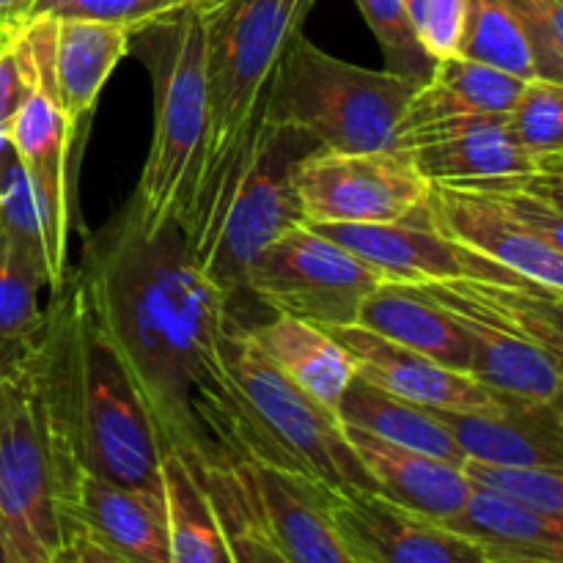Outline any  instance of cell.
<instances>
[{
  "label": "cell",
  "mask_w": 563,
  "mask_h": 563,
  "mask_svg": "<svg viewBox=\"0 0 563 563\" xmlns=\"http://www.w3.org/2000/svg\"><path fill=\"white\" fill-rule=\"evenodd\" d=\"M537 53L539 77L563 82V0H506Z\"/></svg>",
  "instance_id": "cell-37"
},
{
  "label": "cell",
  "mask_w": 563,
  "mask_h": 563,
  "mask_svg": "<svg viewBox=\"0 0 563 563\" xmlns=\"http://www.w3.org/2000/svg\"><path fill=\"white\" fill-rule=\"evenodd\" d=\"M522 77L473 60L467 55L434 60L427 82L418 86L407 102L399 132L434 121L467 119V115H506L522 88Z\"/></svg>",
  "instance_id": "cell-25"
},
{
  "label": "cell",
  "mask_w": 563,
  "mask_h": 563,
  "mask_svg": "<svg viewBox=\"0 0 563 563\" xmlns=\"http://www.w3.org/2000/svg\"><path fill=\"white\" fill-rule=\"evenodd\" d=\"M357 324L418 355L432 357L440 366L471 374V335L451 313L434 306L412 286L388 284V280L379 284L363 300Z\"/></svg>",
  "instance_id": "cell-24"
},
{
  "label": "cell",
  "mask_w": 563,
  "mask_h": 563,
  "mask_svg": "<svg viewBox=\"0 0 563 563\" xmlns=\"http://www.w3.org/2000/svg\"><path fill=\"white\" fill-rule=\"evenodd\" d=\"M317 0H198L203 22L209 130L179 231L192 262L225 218L264 121L286 49L302 36Z\"/></svg>",
  "instance_id": "cell-3"
},
{
  "label": "cell",
  "mask_w": 563,
  "mask_h": 563,
  "mask_svg": "<svg viewBox=\"0 0 563 563\" xmlns=\"http://www.w3.org/2000/svg\"><path fill=\"white\" fill-rule=\"evenodd\" d=\"M328 511L361 563H487L476 544L443 522L372 489L328 495Z\"/></svg>",
  "instance_id": "cell-13"
},
{
  "label": "cell",
  "mask_w": 563,
  "mask_h": 563,
  "mask_svg": "<svg viewBox=\"0 0 563 563\" xmlns=\"http://www.w3.org/2000/svg\"><path fill=\"white\" fill-rule=\"evenodd\" d=\"M0 563H16V561H14V555H11L9 539H5V531H3V520H0Z\"/></svg>",
  "instance_id": "cell-41"
},
{
  "label": "cell",
  "mask_w": 563,
  "mask_h": 563,
  "mask_svg": "<svg viewBox=\"0 0 563 563\" xmlns=\"http://www.w3.org/2000/svg\"><path fill=\"white\" fill-rule=\"evenodd\" d=\"M421 82L324 53L306 36L286 49L264 121L291 126L324 152L396 148L407 102Z\"/></svg>",
  "instance_id": "cell-7"
},
{
  "label": "cell",
  "mask_w": 563,
  "mask_h": 563,
  "mask_svg": "<svg viewBox=\"0 0 563 563\" xmlns=\"http://www.w3.org/2000/svg\"><path fill=\"white\" fill-rule=\"evenodd\" d=\"M427 181H467L487 176L544 170L511 137L506 115H467L434 121L396 135Z\"/></svg>",
  "instance_id": "cell-16"
},
{
  "label": "cell",
  "mask_w": 563,
  "mask_h": 563,
  "mask_svg": "<svg viewBox=\"0 0 563 563\" xmlns=\"http://www.w3.org/2000/svg\"><path fill=\"white\" fill-rule=\"evenodd\" d=\"M412 36L432 60L462 53L471 0H401Z\"/></svg>",
  "instance_id": "cell-36"
},
{
  "label": "cell",
  "mask_w": 563,
  "mask_h": 563,
  "mask_svg": "<svg viewBox=\"0 0 563 563\" xmlns=\"http://www.w3.org/2000/svg\"><path fill=\"white\" fill-rule=\"evenodd\" d=\"M130 563H170L165 500L82 471L60 515Z\"/></svg>",
  "instance_id": "cell-19"
},
{
  "label": "cell",
  "mask_w": 563,
  "mask_h": 563,
  "mask_svg": "<svg viewBox=\"0 0 563 563\" xmlns=\"http://www.w3.org/2000/svg\"><path fill=\"white\" fill-rule=\"evenodd\" d=\"M462 471L476 487L493 489V493L528 506L539 515L563 520V467L462 462Z\"/></svg>",
  "instance_id": "cell-33"
},
{
  "label": "cell",
  "mask_w": 563,
  "mask_h": 563,
  "mask_svg": "<svg viewBox=\"0 0 563 563\" xmlns=\"http://www.w3.org/2000/svg\"><path fill=\"white\" fill-rule=\"evenodd\" d=\"M313 148L317 143L302 132L262 121L223 223L196 262L229 297L245 289L247 267L269 242L306 223L295 190V165Z\"/></svg>",
  "instance_id": "cell-9"
},
{
  "label": "cell",
  "mask_w": 563,
  "mask_h": 563,
  "mask_svg": "<svg viewBox=\"0 0 563 563\" xmlns=\"http://www.w3.org/2000/svg\"><path fill=\"white\" fill-rule=\"evenodd\" d=\"M462 328L473 346L471 377L484 388L515 399L561 405V355L478 324Z\"/></svg>",
  "instance_id": "cell-26"
},
{
  "label": "cell",
  "mask_w": 563,
  "mask_h": 563,
  "mask_svg": "<svg viewBox=\"0 0 563 563\" xmlns=\"http://www.w3.org/2000/svg\"><path fill=\"white\" fill-rule=\"evenodd\" d=\"M130 53V27L93 20H55L53 80L69 137L80 152L86 146L99 93Z\"/></svg>",
  "instance_id": "cell-20"
},
{
  "label": "cell",
  "mask_w": 563,
  "mask_h": 563,
  "mask_svg": "<svg viewBox=\"0 0 563 563\" xmlns=\"http://www.w3.org/2000/svg\"><path fill=\"white\" fill-rule=\"evenodd\" d=\"M132 49L143 55L154 86V132L126 201L132 223L146 234L179 229L201 168L209 130L203 22L196 3L132 33Z\"/></svg>",
  "instance_id": "cell-4"
},
{
  "label": "cell",
  "mask_w": 563,
  "mask_h": 563,
  "mask_svg": "<svg viewBox=\"0 0 563 563\" xmlns=\"http://www.w3.org/2000/svg\"><path fill=\"white\" fill-rule=\"evenodd\" d=\"M47 273L0 234V363L22 350L36 335L44 319L38 291Z\"/></svg>",
  "instance_id": "cell-31"
},
{
  "label": "cell",
  "mask_w": 563,
  "mask_h": 563,
  "mask_svg": "<svg viewBox=\"0 0 563 563\" xmlns=\"http://www.w3.org/2000/svg\"><path fill=\"white\" fill-rule=\"evenodd\" d=\"M49 563H130L113 550L104 548L97 537L75 522H64V537H60L58 550L53 553Z\"/></svg>",
  "instance_id": "cell-39"
},
{
  "label": "cell",
  "mask_w": 563,
  "mask_h": 563,
  "mask_svg": "<svg viewBox=\"0 0 563 563\" xmlns=\"http://www.w3.org/2000/svg\"><path fill=\"white\" fill-rule=\"evenodd\" d=\"M27 91L25 20L0 27V130H5Z\"/></svg>",
  "instance_id": "cell-38"
},
{
  "label": "cell",
  "mask_w": 563,
  "mask_h": 563,
  "mask_svg": "<svg viewBox=\"0 0 563 563\" xmlns=\"http://www.w3.org/2000/svg\"><path fill=\"white\" fill-rule=\"evenodd\" d=\"M223 361L240 401L242 438L251 462L291 473L328 495L374 493L339 418L289 383L264 355L251 328L234 317L225 330Z\"/></svg>",
  "instance_id": "cell-5"
},
{
  "label": "cell",
  "mask_w": 563,
  "mask_h": 563,
  "mask_svg": "<svg viewBox=\"0 0 563 563\" xmlns=\"http://www.w3.org/2000/svg\"><path fill=\"white\" fill-rule=\"evenodd\" d=\"M33 3L36 0H0V27L27 20Z\"/></svg>",
  "instance_id": "cell-40"
},
{
  "label": "cell",
  "mask_w": 563,
  "mask_h": 563,
  "mask_svg": "<svg viewBox=\"0 0 563 563\" xmlns=\"http://www.w3.org/2000/svg\"><path fill=\"white\" fill-rule=\"evenodd\" d=\"M308 225V223H306ZM313 231L330 236L377 269L388 284L421 286L443 280H500V284H531L500 264L467 251L460 242L423 223L421 209L405 223L350 225L311 223ZM550 291V289H548Z\"/></svg>",
  "instance_id": "cell-12"
},
{
  "label": "cell",
  "mask_w": 563,
  "mask_h": 563,
  "mask_svg": "<svg viewBox=\"0 0 563 563\" xmlns=\"http://www.w3.org/2000/svg\"><path fill=\"white\" fill-rule=\"evenodd\" d=\"M344 432L372 478L374 493L383 498L438 522H445L465 506L473 484L462 465L385 443L350 427H344Z\"/></svg>",
  "instance_id": "cell-21"
},
{
  "label": "cell",
  "mask_w": 563,
  "mask_h": 563,
  "mask_svg": "<svg viewBox=\"0 0 563 563\" xmlns=\"http://www.w3.org/2000/svg\"><path fill=\"white\" fill-rule=\"evenodd\" d=\"M561 170L429 181L421 218L467 251L563 295Z\"/></svg>",
  "instance_id": "cell-6"
},
{
  "label": "cell",
  "mask_w": 563,
  "mask_h": 563,
  "mask_svg": "<svg viewBox=\"0 0 563 563\" xmlns=\"http://www.w3.org/2000/svg\"><path fill=\"white\" fill-rule=\"evenodd\" d=\"M247 328L289 383L339 418L341 399L355 379V361L328 330L286 313H275L269 322Z\"/></svg>",
  "instance_id": "cell-23"
},
{
  "label": "cell",
  "mask_w": 563,
  "mask_h": 563,
  "mask_svg": "<svg viewBox=\"0 0 563 563\" xmlns=\"http://www.w3.org/2000/svg\"><path fill=\"white\" fill-rule=\"evenodd\" d=\"M190 467L198 473L220 522H223L236 563H289L278 550V544L273 542L267 528H264L262 517H258L242 465L231 467V471H201L196 465Z\"/></svg>",
  "instance_id": "cell-29"
},
{
  "label": "cell",
  "mask_w": 563,
  "mask_h": 563,
  "mask_svg": "<svg viewBox=\"0 0 563 563\" xmlns=\"http://www.w3.org/2000/svg\"><path fill=\"white\" fill-rule=\"evenodd\" d=\"M264 528L289 563H361L328 511V493L278 467L242 465Z\"/></svg>",
  "instance_id": "cell-17"
},
{
  "label": "cell",
  "mask_w": 563,
  "mask_h": 563,
  "mask_svg": "<svg viewBox=\"0 0 563 563\" xmlns=\"http://www.w3.org/2000/svg\"><path fill=\"white\" fill-rule=\"evenodd\" d=\"M295 190L306 223H405L423 207L429 181L401 148L324 152L295 165Z\"/></svg>",
  "instance_id": "cell-11"
},
{
  "label": "cell",
  "mask_w": 563,
  "mask_h": 563,
  "mask_svg": "<svg viewBox=\"0 0 563 563\" xmlns=\"http://www.w3.org/2000/svg\"><path fill=\"white\" fill-rule=\"evenodd\" d=\"M355 3L383 49L385 69L407 77V80L427 82L434 69V60L423 53L418 38L412 36L401 0H355Z\"/></svg>",
  "instance_id": "cell-34"
},
{
  "label": "cell",
  "mask_w": 563,
  "mask_h": 563,
  "mask_svg": "<svg viewBox=\"0 0 563 563\" xmlns=\"http://www.w3.org/2000/svg\"><path fill=\"white\" fill-rule=\"evenodd\" d=\"M379 284L377 269L306 223L269 242L245 273V291L258 302L324 330L357 324Z\"/></svg>",
  "instance_id": "cell-10"
},
{
  "label": "cell",
  "mask_w": 563,
  "mask_h": 563,
  "mask_svg": "<svg viewBox=\"0 0 563 563\" xmlns=\"http://www.w3.org/2000/svg\"><path fill=\"white\" fill-rule=\"evenodd\" d=\"M88 313L119 355L165 451L201 471L251 465L223 361L231 297L201 273L176 225L146 234L121 209L88 240Z\"/></svg>",
  "instance_id": "cell-1"
},
{
  "label": "cell",
  "mask_w": 563,
  "mask_h": 563,
  "mask_svg": "<svg viewBox=\"0 0 563 563\" xmlns=\"http://www.w3.org/2000/svg\"><path fill=\"white\" fill-rule=\"evenodd\" d=\"M432 416L465 462L563 467L561 405L504 396L493 410H432Z\"/></svg>",
  "instance_id": "cell-15"
},
{
  "label": "cell",
  "mask_w": 563,
  "mask_h": 563,
  "mask_svg": "<svg viewBox=\"0 0 563 563\" xmlns=\"http://www.w3.org/2000/svg\"><path fill=\"white\" fill-rule=\"evenodd\" d=\"M86 284L66 273L36 335L0 363V520L16 563H49L80 456Z\"/></svg>",
  "instance_id": "cell-2"
},
{
  "label": "cell",
  "mask_w": 563,
  "mask_h": 563,
  "mask_svg": "<svg viewBox=\"0 0 563 563\" xmlns=\"http://www.w3.org/2000/svg\"><path fill=\"white\" fill-rule=\"evenodd\" d=\"M460 55L509 71L522 80L539 77L531 38L506 0H471Z\"/></svg>",
  "instance_id": "cell-30"
},
{
  "label": "cell",
  "mask_w": 563,
  "mask_h": 563,
  "mask_svg": "<svg viewBox=\"0 0 563 563\" xmlns=\"http://www.w3.org/2000/svg\"><path fill=\"white\" fill-rule=\"evenodd\" d=\"M487 563H563V520H553L473 484L465 506L443 522Z\"/></svg>",
  "instance_id": "cell-22"
},
{
  "label": "cell",
  "mask_w": 563,
  "mask_h": 563,
  "mask_svg": "<svg viewBox=\"0 0 563 563\" xmlns=\"http://www.w3.org/2000/svg\"><path fill=\"white\" fill-rule=\"evenodd\" d=\"M443 308L460 324H478L495 333L531 341L544 350L563 352V295L537 284L500 280H443L412 286Z\"/></svg>",
  "instance_id": "cell-18"
},
{
  "label": "cell",
  "mask_w": 563,
  "mask_h": 563,
  "mask_svg": "<svg viewBox=\"0 0 563 563\" xmlns=\"http://www.w3.org/2000/svg\"><path fill=\"white\" fill-rule=\"evenodd\" d=\"M190 3L196 0H36L27 20H93L135 33Z\"/></svg>",
  "instance_id": "cell-35"
},
{
  "label": "cell",
  "mask_w": 563,
  "mask_h": 563,
  "mask_svg": "<svg viewBox=\"0 0 563 563\" xmlns=\"http://www.w3.org/2000/svg\"><path fill=\"white\" fill-rule=\"evenodd\" d=\"M339 421L341 427L357 429V432H366L385 443L401 445V449L421 451V454L438 456V460L454 462V465L465 462L462 451L456 449L443 423L432 416V410L396 399L361 377L352 379L346 388L339 405Z\"/></svg>",
  "instance_id": "cell-27"
},
{
  "label": "cell",
  "mask_w": 563,
  "mask_h": 563,
  "mask_svg": "<svg viewBox=\"0 0 563 563\" xmlns=\"http://www.w3.org/2000/svg\"><path fill=\"white\" fill-rule=\"evenodd\" d=\"M80 456L93 476L165 500V449L88 302L80 341Z\"/></svg>",
  "instance_id": "cell-8"
},
{
  "label": "cell",
  "mask_w": 563,
  "mask_h": 563,
  "mask_svg": "<svg viewBox=\"0 0 563 563\" xmlns=\"http://www.w3.org/2000/svg\"><path fill=\"white\" fill-rule=\"evenodd\" d=\"M328 333L350 352L355 361V377L410 405L427 410H493L504 399L471 374L440 366L432 357L394 344L361 324L330 328Z\"/></svg>",
  "instance_id": "cell-14"
},
{
  "label": "cell",
  "mask_w": 563,
  "mask_h": 563,
  "mask_svg": "<svg viewBox=\"0 0 563 563\" xmlns=\"http://www.w3.org/2000/svg\"><path fill=\"white\" fill-rule=\"evenodd\" d=\"M511 137L542 165L563 170V82L531 77L506 110Z\"/></svg>",
  "instance_id": "cell-32"
},
{
  "label": "cell",
  "mask_w": 563,
  "mask_h": 563,
  "mask_svg": "<svg viewBox=\"0 0 563 563\" xmlns=\"http://www.w3.org/2000/svg\"><path fill=\"white\" fill-rule=\"evenodd\" d=\"M170 563H236L198 473L174 451L163 456Z\"/></svg>",
  "instance_id": "cell-28"
}]
</instances>
